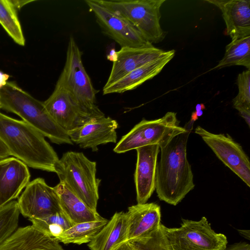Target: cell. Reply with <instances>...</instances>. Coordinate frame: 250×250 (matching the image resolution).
<instances>
[{"instance_id": "cell-1", "label": "cell", "mask_w": 250, "mask_h": 250, "mask_svg": "<svg viewBox=\"0 0 250 250\" xmlns=\"http://www.w3.org/2000/svg\"><path fill=\"white\" fill-rule=\"evenodd\" d=\"M191 131L187 129L177 134L160 148L155 190L160 200L171 205H177L195 187L191 167L187 156Z\"/></svg>"}, {"instance_id": "cell-2", "label": "cell", "mask_w": 250, "mask_h": 250, "mask_svg": "<svg viewBox=\"0 0 250 250\" xmlns=\"http://www.w3.org/2000/svg\"><path fill=\"white\" fill-rule=\"evenodd\" d=\"M0 139L11 155L27 166L55 172L57 154L44 137L24 121L0 112Z\"/></svg>"}, {"instance_id": "cell-3", "label": "cell", "mask_w": 250, "mask_h": 250, "mask_svg": "<svg viewBox=\"0 0 250 250\" xmlns=\"http://www.w3.org/2000/svg\"><path fill=\"white\" fill-rule=\"evenodd\" d=\"M0 108L18 115L54 143L73 145L67 133L48 113L43 102L34 98L14 82H7L0 89Z\"/></svg>"}, {"instance_id": "cell-4", "label": "cell", "mask_w": 250, "mask_h": 250, "mask_svg": "<svg viewBox=\"0 0 250 250\" xmlns=\"http://www.w3.org/2000/svg\"><path fill=\"white\" fill-rule=\"evenodd\" d=\"M65 186L89 208L97 211L99 186L96 163L82 152L67 151L59 159L55 172Z\"/></svg>"}, {"instance_id": "cell-5", "label": "cell", "mask_w": 250, "mask_h": 250, "mask_svg": "<svg viewBox=\"0 0 250 250\" xmlns=\"http://www.w3.org/2000/svg\"><path fill=\"white\" fill-rule=\"evenodd\" d=\"M129 22L148 42L158 43L165 34L160 23L165 0H94Z\"/></svg>"}, {"instance_id": "cell-6", "label": "cell", "mask_w": 250, "mask_h": 250, "mask_svg": "<svg viewBox=\"0 0 250 250\" xmlns=\"http://www.w3.org/2000/svg\"><path fill=\"white\" fill-rule=\"evenodd\" d=\"M82 52L73 36L68 42L66 61L58 80L72 95L78 104L93 118L104 116L96 104L94 88L82 60Z\"/></svg>"}, {"instance_id": "cell-7", "label": "cell", "mask_w": 250, "mask_h": 250, "mask_svg": "<svg viewBox=\"0 0 250 250\" xmlns=\"http://www.w3.org/2000/svg\"><path fill=\"white\" fill-rule=\"evenodd\" d=\"M187 130L179 125L176 113L174 112H168L156 120L143 119L122 137L113 150L122 153L150 145H157L160 148L173 137Z\"/></svg>"}, {"instance_id": "cell-8", "label": "cell", "mask_w": 250, "mask_h": 250, "mask_svg": "<svg viewBox=\"0 0 250 250\" xmlns=\"http://www.w3.org/2000/svg\"><path fill=\"white\" fill-rule=\"evenodd\" d=\"M165 231L171 250H222L228 243L204 216L198 221L182 219L180 227L165 226Z\"/></svg>"}, {"instance_id": "cell-9", "label": "cell", "mask_w": 250, "mask_h": 250, "mask_svg": "<svg viewBox=\"0 0 250 250\" xmlns=\"http://www.w3.org/2000/svg\"><path fill=\"white\" fill-rule=\"evenodd\" d=\"M219 159L250 187V162L242 146L228 134H214L200 126L195 129Z\"/></svg>"}, {"instance_id": "cell-10", "label": "cell", "mask_w": 250, "mask_h": 250, "mask_svg": "<svg viewBox=\"0 0 250 250\" xmlns=\"http://www.w3.org/2000/svg\"><path fill=\"white\" fill-rule=\"evenodd\" d=\"M85 2L92 12L103 32L121 47H140L152 45L127 20L108 10L94 0Z\"/></svg>"}, {"instance_id": "cell-11", "label": "cell", "mask_w": 250, "mask_h": 250, "mask_svg": "<svg viewBox=\"0 0 250 250\" xmlns=\"http://www.w3.org/2000/svg\"><path fill=\"white\" fill-rule=\"evenodd\" d=\"M18 204L20 213L29 220L62 212L54 188L49 186L41 178L28 184Z\"/></svg>"}, {"instance_id": "cell-12", "label": "cell", "mask_w": 250, "mask_h": 250, "mask_svg": "<svg viewBox=\"0 0 250 250\" xmlns=\"http://www.w3.org/2000/svg\"><path fill=\"white\" fill-rule=\"evenodd\" d=\"M43 104L53 119L67 133L95 118L78 104L70 93L58 81L53 93Z\"/></svg>"}, {"instance_id": "cell-13", "label": "cell", "mask_w": 250, "mask_h": 250, "mask_svg": "<svg viewBox=\"0 0 250 250\" xmlns=\"http://www.w3.org/2000/svg\"><path fill=\"white\" fill-rule=\"evenodd\" d=\"M117 122L109 117L93 118L78 128L67 133L72 143L82 148L98 150V146L115 143L117 136Z\"/></svg>"}, {"instance_id": "cell-14", "label": "cell", "mask_w": 250, "mask_h": 250, "mask_svg": "<svg viewBox=\"0 0 250 250\" xmlns=\"http://www.w3.org/2000/svg\"><path fill=\"white\" fill-rule=\"evenodd\" d=\"M164 51L152 44L140 47H121L117 51L109 78L104 87L122 79L132 71L166 55Z\"/></svg>"}, {"instance_id": "cell-15", "label": "cell", "mask_w": 250, "mask_h": 250, "mask_svg": "<svg viewBox=\"0 0 250 250\" xmlns=\"http://www.w3.org/2000/svg\"><path fill=\"white\" fill-rule=\"evenodd\" d=\"M137 159L134 182L137 204H145L155 190L156 169L159 146L150 145L136 149Z\"/></svg>"}, {"instance_id": "cell-16", "label": "cell", "mask_w": 250, "mask_h": 250, "mask_svg": "<svg viewBox=\"0 0 250 250\" xmlns=\"http://www.w3.org/2000/svg\"><path fill=\"white\" fill-rule=\"evenodd\" d=\"M27 166L14 157L0 160V207L17 198L29 183Z\"/></svg>"}, {"instance_id": "cell-17", "label": "cell", "mask_w": 250, "mask_h": 250, "mask_svg": "<svg viewBox=\"0 0 250 250\" xmlns=\"http://www.w3.org/2000/svg\"><path fill=\"white\" fill-rule=\"evenodd\" d=\"M127 241L144 239L162 225L160 207L154 203L137 204L128 208Z\"/></svg>"}, {"instance_id": "cell-18", "label": "cell", "mask_w": 250, "mask_h": 250, "mask_svg": "<svg viewBox=\"0 0 250 250\" xmlns=\"http://www.w3.org/2000/svg\"><path fill=\"white\" fill-rule=\"evenodd\" d=\"M222 12L227 35L232 41L250 36V0H208Z\"/></svg>"}, {"instance_id": "cell-19", "label": "cell", "mask_w": 250, "mask_h": 250, "mask_svg": "<svg viewBox=\"0 0 250 250\" xmlns=\"http://www.w3.org/2000/svg\"><path fill=\"white\" fill-rule=\"evenodd\" d=\"M0 250H64L58 241L32 225L21 227L0 245Z\"/></svg>"}, {"instance_id": "cell-20", "label": "cell", "mask_w": 250, "mask_h": 250, "mask_svg": "<svg viewBox=\"0 0 250 250\" xmlns=\"http://www.w3.org/2000/svg\"><path fill=\"white\" fill-rule=\"evenodd\" d=\"M174 50L154 61L147 63L128 73L109 86L103 87V94L122 93L136 88L146 81L158 75L174 57Z\"/></svg>"}, {"instance_id": "cell-21", "label": "cell", "mask_w": 250, "mask_h": 250, "mask_svg": "<svg viewBox=\"0 0 250 250\" xmlns=\"http://www.w3.org/2000/svg\"><path fill=\"white\" fill-rule=\"evenodd\" d=\"M128 227L126 213L117 212L88 243V247L90 250H116L127 241Z\"/></svg>"}, {"instance_id": "cell-22", "label": "cell", "mask_w": 250, "mask_h": 250, "mask_svg": "<svg viewBox=\"0 0 250 250\" xmlns=\"http://www.w3.org/2000/svg\"><path fill=\"white\" fill-rule=\"evenodd\" d=\"M59 199L62 210L73 224L98 220L102 217L89 208L63 183L54 187Z\"/></svg>"}, {"instance_id": "cell-23", "label": "cell", "mask_w": 250, "mask_h": 250, "mask_svg": "<svg viewBox=\"0 0 250 250\" xmlns=\"http://www.w3.org/2000/svg\"><path fill=\"white\" fill-rule=\"evenodd\" d=\"M108 220L102 217L97 220L74 224L64 231L56 240L65 244L72 243L81 245L89 243Z\"/></svg>"}, {"instance_id": "cell-24", "label": "cell", "mask_w": 250, "mask_h": 250, "mask_svg": "<svg viewBox=\"0 0 250 250\" xmlns=\"http://www.w3.org/2000/svg\"><path fill=\"white\" fill-rule=\"evenodd\" d=\"M240 65L250 70V36L231 41L218 64L212 69Z\"/></svg>"}, {"instance_id": "cell-25", "label": "cell", "mask_w": 250, "mask_h": 250, "mask_svg": "<svg viewBox=\"0 0 250 250\" xmlns=\"http://www.w3.org/2000/svg\"><path fill=\"white\" fill-rule=\"evenodd\" d=\"M0 24L16 43L21 46L25 45L17 11L10 0H0Z\"/></svg>"}, {"instance_id": "cell-26", "label": "cell", "mask_w": 250, "mask_h": 250, "mask_svg": "<svg viewBox=\"0 0 250 250\" xmlns=\"http://www.w3.org/2000/svg\"><path fill=\"white\" fill-rule=\"evenodd\" d=\"M29 220L34 227L55 239L74 225L63 212H57L45 217Z\"/></svg>"}, {"instance_id": "cell-27", "label": "cell", "mask_w": 250, "mask_h": 250, "mask_svg": "<svg viewBox=\"0 0 250 250\" xmlns=\"http://www.w3.org/2000/svg\"><path fill=\"white\" fill-rule=\"evenodd\" d=\"M236 84L238 88L237 96L233 99V106L237 110L248 126H250V70L238 75Z\"/></svg>"}, {"instance_id": "cell-28", "label": "cell", "mask_w": 250, "mask_h": 250, "mask_svg": "<svg viewBox=\"0 0 250 250\" xmlns=\"http://www.w3.org/2000/svg\"><path fill=\"white\" fill-rule=\"evenodd\" d=\"M20 213L16 201L0 207V245L17 230Z\"/></svg>"}, {"instance_id": "cell-29", "label": "cell", "mask_w": 250, "mask_h": 250, "mask_svg": "<svg viewBox=\"0 0 250 250\" xmlns=\"http://www.w3.org/2000/svg\"><path fill=\"white\" fill-rule=\"evenodd\" d=\"M165 227L162 224L148 237L141 240L131 242L136 250H171L165 233Z\"/></svg>"}, {"instance_id": "cell-30", "label": "cell", "mask_w": 250, "mask_h": 250, "mask_svg": "<svg viewBox=\"0 0 250 250\" xmlns=\"http://www.w3.org/2000/svg\"><path fill=\"white\" fill-rule=\"evenodd\" d=\"M205 108V106L203 104H198L196 105L195 111L193 112L191 116V119L188 123L187 127H185L188 130H192V126L194 122L196 121L198 118L201 116L203 114V109Z\"/></svg>"}, {"instance_id": "cell-31", "label": "cell", "mask_w": 250, "mask_h": 250, "mask_svg": "<svg viewBox=\"0 0 250 250\" xmlns=\"http://www.w3.org/2000/svg\"><path fill=\"white\" fill-rule=\"evenodd\" d=\"M222 250H250V245L245 242H240L227 246Z\"/></svg>"}, {"instance_id": "cell-32", "label": "cell", "mask_w": 250, "mask_h": 250, "mask_svg": "<svg viewBox=\"0 0 250 250\" xmlns=\"http://www.w3.org/2000/svg\"><path fill=\"white\" fill-rule=\"evenodd\" d=\"M10 155L11 154L9 149L0 139V159L6 158Z\"/></svg>"}, {"instance_id": "cell-33", "label": "cell", "mask_w": 250, "mask_h": 250, "mask_svg": "<svg viewBox=\"0 0 250 250\" xmlns=\"http://www.w3.org/2000/svg\"><path fill=\"white\" fill-rule=\"evenodd\" d=\"M10 1L13 5L16 11L20 10L25 4L33 1V0H10Z\"/></svg>"}, {"instance_id": "cell-34", "label": "cell", "mask_w": 250, "mask_h": 250, "mask_svg": "<svg viewBox=\"0 0 250 250\" xmlns=\"http://www.w3.org/2000/svg\"><path fill=\"white\" fill-rule=\"evenodd\" d=\"M116 250H136L133 243L129 241H127L123 244H122L119 247H118Z\"/></svg>"}, {"instance_id": "cell-35", "label": "cell", "mask_w": 250, "mask_h": 250, "mask_svg": "<svg viewBox=\"0 0 250 250\" xmlns=\"http://www.w3.org/2000/svg\"><path fill=\"white\" fill-rule=\"evenodd\" d=\"M9 75L0 71V89L3 87L7 83Z\"/></svg>"}, {"instance_id": "cell-36", "label": "cell", "mask_w": 250, "mask_h": 250, "mask_svg": "<svg viewBox=\"0 0 250 250\" xmlns=\"http://www.w3.org/2000/svg\"><path fill=\"white\" fill-rule=\"evenodd\" d=\"M116 58L117 51L114 49H111L107 56V59L114 62L116 60Z\"/></svg>"}, {"instance_id": "cell-37", "label": "cell", "mask_w": 250, "mask_h": 250, "mask_svg": "<svg viewBox=\"0 0 250 250\" xmlns=\"http://www.w3.org/2000/svg\"><path fill=\"white\" fill-rule=\"evenodd\" d=\"M237 230L241 235L248 240H250V230L238 229Z\"/></svg>"}, {"instance_id": "cell-38", "label": "cell", "mask_w": 250, "mask_h": 250, "mask_svg": "<svg viewBox=\"0 0 250 250\" xmlns=\"http://www.w3.org/2000/svg\"></svg>"}]
</instances>
